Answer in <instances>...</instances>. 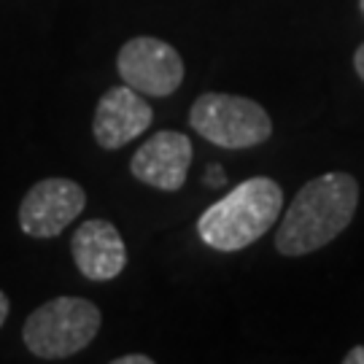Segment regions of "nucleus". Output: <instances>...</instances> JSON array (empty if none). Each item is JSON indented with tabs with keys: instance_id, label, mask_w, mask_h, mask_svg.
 Instances as JSON below:
<instances>
[{
	"instance_id": "nucleus-1",
	"label": "nucleus",
	"mask_w": 364,
	"mask_h": 364,
	"mask_svg": "<svg viewBox=\"0 0 364 364\" xmlns=\"http://www.w3.org/2000/svg\"><path fill=\"white\" fill-rule=\"evenodd\" d=\"M359 205V183L348 173L316 176L299 189L275 232V248L284 257H305L332 243Z\"/></svg>"
},
{
	"instance_id": "nucleus-2",
	"label": "nucleus",
	"mask_w": 364,
	"mask_h": 364,
	"mask_svg": "<svg viewBox=\"0 0 364 364\" xmlns=\"http://www.w3.org/2000/svg\"><path fill=\"white\" fill-rule=\"evenodd\" d=\"M284 208V189L273 178H248L197 219V235L216 251H240L257 243Z\"/></svg>"
},
{
	"instance_id": "nucleus-3",
	"label": "nucleus",
	"mask_w": 364,
	"mask_h": 364,
	"mask_svg": "<svg viewBox=\"0 0 364 364\" xmlns=\"http://www.w3.org/2000/svg\"><path fill=\"white\" fill-rule=\"evenodd\" d=\"M100 321V311L90 299L54 297L27 316L22 340L38 359H68L95 340Z\"/></svg>"
},
{
	"instance_id": "nucleus-4",
	"label": "nucleus",
	"mask_w": 364,
	"mask_h": 364,
	"mask_svg": "<svg viewBox=\"0 0 364 364\" xmlns=\"http://www.w3.org/2000/svg\"><path fill=\"white\" fill-rule=\"evenodd\" d=\"M192 130L221 149H251L273 135L270 114L257 100L224 92L200 95L189 111Z\"/></svg>"
},
{
	"instance_id": "nucleus-5",
	"label": "nucleus",
	"mask_w": 364,
	"mask_h": 364,
	"mask_svg": "<svg viewBox=\"0 0 364 364\" xmlns=\"http://www.w3.org/2000/svg\"><path fill=\"white\" fill-rule=\"evenodd\" d=\"M117 70L124 84L151 97H168L181 87L183 60L168 41L138 36L130 38L117 57Z\"/></svg>"
},
{
	"instance_id": "nucleus-6",
	"label": "nucleus",
	"mask_w": 364,
	"mask_h": 364,
	"mask_svg": "<svg viewBox=\"0 0 364 364\" xmlns=\"http://www.w3.org/2000/svg\"><path fill=\"white\" fill-rule=\"evenodd\" d=\"M87 195L70 178H43L25 195L19 205V227L30 237H57L81 216Z\"/></svg>"
},
{
	"instance_id": "nucleus-7",
	"label": "nucleus",
	"mask_w": 364,
	"mask_h": 364,
	"mask_svg": "<svg viewBox=\"0 0 364 364\" xmlns=\"http://www.w3.org/2000/svg\"><path fill=\"white\" fill-rule=\"evenodd\" d=\"M151 119H154V111L141 97V92L127 84L111 87L95 108L92 135H95L97 146L117 151L135 138H141L151 127Z\"/></svg>"
},
{
	"instance_id": "nucleus-8",
	"label": "nucleus",
	"mask_w": 364,
	"mask_h": 364,
	"mask_svg": "<svg viewBox=\"0 0 364 364\" xmlns=\"http://www.w3.org/2000/svg\"><path fill=\"white\" fill-rule=\"evenodd\" d=\"M192 165V141L176 130H159L151 135L130 162V173L146 186L162 192H178L186 183Z\"/></svg>"
},
{
	"instance_id": "nucleus-9",
	"label": "nucleus",
	"mask_w": 364,
	"mask_h": 364,
	"mask_svg": "<svg viewBox=\"0 0 364 364\" xmlns=\"http://www.w3.org/2000/svg\"><path fill=\"white\" fill-rule=\"evenodd\" d=\"M70 254L78 273L90 281H114L127 264V248L119 230L105 219L78 224L70 240Z\"/></svg>"
},
{
	"instance_id": "nucleus-10",
	"label": "nucleus",
	"mask_w": 364,
	"mask_h": 364,
	"mask_svg": "<svg viewBox=\"0 0 364 364\" xmlns=\"http://www.w3.org/2000/svg\"><path fill=\"white\" fill-rule=\"evenodd\" d=\"M154 359L151 356H144V353H132V356H119L114 359V364H151Z\"/></svg>"
},
{
	"instance_id": "nucleus-11",
	"label": "nucleus",
	"mask_w": 364,
	"mask_h": 364,
	"mask_svg": "<svg viewBox=\"0 0 364 364\" xmlns=\"http://www.w3.org/2000/svg\"><path fill=\"white\" fill-rule=\"evenodd\" d=\"M343 364H364V346H356L343 356Z\"/></svg>"
},
{
	"instance_id": "nucleus-12",
	"label": "nucleus",
	"mask_w": 364,
	"mask_h": 364,
	"mask_svg": "<svg viewBox=\"0 0 364 364\" xmlns=\"http://www.w3.org/2000/svg\"><path fill=\"white\" fill-rule=\"evenodd\" d=\"M353 68H356V73H359V78L364 81V43L356 49V54H353Z\"/></svg>"
},
{
	"instance_id": "nucleus-13",
	"label": "nucleus",
	"mask_w": 364,
	"mask_h": 364,
	"mask_svg": "<svg viewBox=\"0 0 364 364\" xmlns=\"http://www.w3.org/2000/svg\"><path fill=\"white\" fill-rule=\"evenodd\" d=\"M9 311H11V305H9V297L0 291V326L6 324V318H9Z\"/></svg>"
},
{
	"instance_id": "nucleus-14",
	"label": "nucleus",
	"mask_w": 364,
	"mask_h": 364,
	"mask_svg": "<svg viewBox=\"0 0 364 364\" xmlns=\"http://www.w3.org/2000/svg\"><path fill=\"white\" fill-rule=\"evenodd\" d=\"M359 9H362V14H364V0H359Z\"/></svg>"
}]
</instances>
